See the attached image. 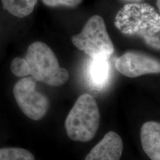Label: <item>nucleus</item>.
Instances as JSON below:
<instances>
[{"mask_svg": "<svg viewBox=\"0 0 160 160\" xmlns=\"http://www.w3.org/2000/svg\"><path fill=\"white\" fill-rule=\"evenodd\" d=\"M13 75L33 77L49 86H61L68 81L69 73L61 68L57 56L47 44L34 42L28 48L25 57H16L11 64Z\"/></svg>", "mask_w": 160, "mask_h": 160, "instance_id": "obj_1", "label": "nucleus"}, {"mask_svg": "<svg viewBox=\"0 0 160 160\" xmlns=\"http://www.w3.org/2000/svg\"><path fill=\"white\" fill-rule=\"evenodd\" d=\"M115 26L123 34L142 38L147 45L159 51L160 16L147 3H130L119 10Z\"/></svg>", "mask_w": 160, "mask_h": 160, "instance_id": "obj_2", "label": "nucleus"}, {"mask_svg": "<svg viewBox=\"0 0 160 160\" xmlns=\"http://www.w3.org/2000/svg\"><path fill=\"white\" fill-rule=\"evenodd\" d=\"M99 122L97 101L92 95L84 93L78 98L66 118V133L73 141L89 142L97 134Z\"/></svg>", "mask_w": 160, "mask_h": 160, "instance_id": "obj_3", "label": "nucleus"}, {"mask_svg": "<svg viewBox=\"0 0 160 160\" xmlns=\"http://www.w3.org/2000/svg\"><path fill=\"white\" fill-rule=\"evenodd\" d=\"M72 42L91 59H110L114 45L108 33L105 21L100 16L90 18L79 34L72 37Z\"/></svg>", "mask_w": 160, "mask_h": 160, "instance_id": "obj_4", "label": "nucleus"}, {"mask_svg": "<svg viewBox=\"0 0 160 160\" xmlns=\"http://www.w3.org/2000/svg\"><path fill=\"white\" fill-rule=\"evenodd\" d=\"M37 81L31 77H22L13 86V93L18 106L29 119L38 121L45 117L50 108L45 95L37 91Z\"/></svg>", "mask_w": 160, "mask_h": 160, "instance_id": "obj_5", "label": "nucleus"}, {"mask_svg": "<svg viewBox=\"0 0 160 160\" xmlns=\"http://www.w3.org/2000/svg\"><path fill=\"white\" fill-rule=\"evenodd\" d=\"M115 68L121 74L129 78L160 72L159 60L138 51H128L118 57L115 61Z\"/></svg>", "mask_w": 160, "mask_h": 160, "instance_id": "obj_6", "label": "nucleus"}, {"mask_svg": "<svg viewBox=\"0 0 160 160\" xmlns=\"http://www.w3.org/2000/svg\"><path fill=\"white\" fill-rule=\"evenodd\" d=\"M123 151V142L116 132L109 131L97 143L85 160H120Z\"/></svg>", "mask_w": 160, "mask_h": 160, "instance_id": "obj_7", "label": "nucleus"}, {"mask_svg": "<svg viewBox=\"0 0 160 160\" xmlns=\"http://www.w3.org/2000/svg\"><path fill=\"white\" fill-rule=\"evenodd\" d=\"M143 151L151 160H160V124L154 121L146 122L140 131Z\"/></svg>", "mask_w": 160, "mask_h": 160, "instance_id": "obj_8", "label": "nucleus"}, {"mask_svg": "<svg viewBox=\"0 0 160 160\" xmlns=\"http://www.w3.org/2000/svg\"><path fill=\"white\" fill-rule=\"evenodd\" d=\"M91 59L92 61L88 69L90 79L92 85L95 88L97 89H102L105 87L110 77V59L99 58Z\"/></svg>", "mask_w": 160, "mask_h": 160, "instance_id": "obj_9", "label": "nucleus"}, {"mask_svg": "<svg viewBox=\"0 0 160 160\" xmlns=\"http://www.w3.org/2000/svg\"><path fill=\"white\" fill-rule=\"evenodd\" d=\"M38 0H2L3 8L18 18H24L31 14Z\"/></svg>", "mask_w": 160, "mask_h": 160, "instance_id": "obj_10", "label": "nucleus"}, {"mask_svg": "<svg viewBox=\"0 0 160 160\" xmlns=\"http://www.w3.org/2000/svg\"><path fill=\"white\" fill-rule=\"evenodd\" d=\"M0 160H35V157L22 148H0Z\"/></svg>", "mask_w": 160, "mask_h": 160, "instance_id": "obj_11", "label": "nucleus"}, {"mask_svg": "<svg viewBox=\"0 0 160 160\" xmlns=\"http://www.w3.org/2000/svg\"><path fill=\"white\" fill-rule=\"evenodd\" d=\"M46 6L51 8H75L82 2L83 0H42Z\"/></svg>", "mask_w": 160, "mask_h": 160, "instance_id": "obj_12", "label": "nucleus"}, {"mask_svg": "<svg viewBox=\"0 0 160 160\" xmlns=\"http://www.w3.org/2000/svg\"><path fill=\"white\" fill-rule=\"evenodd\" d=\"M157 5L158 7V10H160V0H157Z\"/></svg>", "mask_w": 160, "mask_h": 160, "instance_id": "obj_13", "label": "nucleus"}]
</instances>
